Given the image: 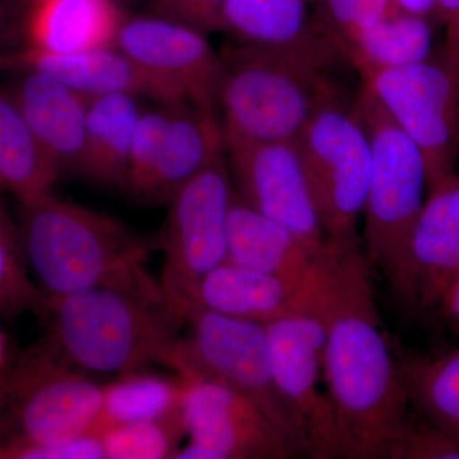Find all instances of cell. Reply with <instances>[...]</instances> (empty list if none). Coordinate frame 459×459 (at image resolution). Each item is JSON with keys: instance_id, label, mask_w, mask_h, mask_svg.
Segmentation results:
<instances>
[{"instance_id": "24", "label": "cell", "mask_w": 459, "mask_h": 459, "mask_svg": "<svg viewBox=\"0 0 459 459\" xmlns=\"http://www.w3.org/2000/svg\"><path fill=\"white\" fill-rule=\"evenodd\" d=\"M342 45L360 75L415 65L437 49L433 20L402 12L361 30Z\"/></svg>"}, {"instance_id": "25", "label": "cell", "mask_w": 459, "mask_h": 459, "mask_svg": "<svg viewBox=\"0 0 459 459\" xmlns=\"http://www.w3.org/2000/svg\"><path fill=\"white\" fill-rule=\"evenodd\" d=\"M60 172L7 91H0V186L21 204L53 193Z\"/></svg>"}, {"instance_id": "6", "label": "cell", "mask_w": 459, "mask_h": 459, "mask_svg": "<svg viewBox=\"0 0 459 459\" xmlns=\"http://www.w3.org/2000/svg\"><path fill=\"white\" fill-rule=\"evenodd\" d=\"M104 385L57 358L42 341L0 379V451L98 433Z\"/></svg>"}, {"instance_id": "13", "label": "cell", "mask_w": 459, "mask_h": 459, "mask_svg": "<svg viewBox=\"0 0 459 459\" xmlns=\"http://www.w3.org/2000/svg\"><path fill=\"white\" fill-rule=\"evenodd\" d=\"M115 47L186 104L219 113L222 60L204 33L155 13L126 16Z\"/></svg>"}, {"instance_id": "40", "label": "cell", "mask_w": 459, "mask_h": 459, "mask_svg": "<svg viewBox=\"0 0 459 459\" xmlns=\"http://www.w3.org/2000/svg\"><path fill=\"white\" fill-rule=\"evenodd\" d=\"M5 340L0 332V379L4 376L5 370H7V358H5Z\"/></svg>"}, {"instance_id": "18", "label": "cell", "mask_w": 459, "mask_h": 459, "mask_svg": "<svg viewBox=\"0 0 459 459\" xmlns=\"http://www.w3.org/2000/svg\"><path fill=\"white\" fill-rule=\"evenodd\" d=\"M5 87L60 175H80L86 142L89 96L33 69Z\"/></svg>"}, {"instance_id": "4", "label": "cell", "mask_w": 459, "mask_h": 459, "mask_svg": "<svg viewBox=\"0 0 459 459\" xmlns=\"http://www.w3.org/2000/svg\"><path fill=\"white\" fill-rule=\"evenodd\" d=\"M35 310L47 331L44 342L89 376L117 377L166 365L186 323L170 301L108 287L63 295L41 291Z\"/></svg>"}, {"instance_id": "33", "label": "cell", "mask_w": 459, "mask_h": 459, "mask_svg": "<svg viewBox=\"0 0 459 459\" xmlns=\"http://www.w3.org/2000/svg\"><path fill=\"white\" fill-rule=\"evenodd\" d=\"M0 459H107L100 434L47 446H11L0 451Z\"/></svg>"}, {"instance_id": "42", "label": "cell", "mask_w": 459, "mask_h": 459, "mask_svg": "<svg viewBox=\"0 0 459 459\" xmlns=\"http://www.w3.org/2000/svg\"><path fill=\"white\" fill-rule=\"evenodd\" d=\"M310 3H316V0H309Z\"/></svg>"}, {"instance_id": "9", "label": "cell", "mask_w": 459, "mask_h": 459, "mask_svg": "<svg viewBox=\"0 0 459 459\" xmlns=\"http://www.w3.org/2000/svg\"><path fill=\"white\" fill-rule=\"evenodd\" d=\"M234 186L225 155L181 186L169 202L157 246L164 253L162 289L179 310L195 303L205 274L228 261L229 212Z\"/></svg>"}, {"instance_id": "31", "label": "cell", "mask_w": 459, "mask_h": 459, "mask_svg": "<svg viewBox=\"0 0 459 459\" xmlns=\"http://www.w3.org/2000/svg\"><path fill=\"white\" fill-rule=\"evenodd\" d=\"M316 16L341 42L395 13L394 0H316Z\"/></svg>"}, {"instance_id": "28", "label": "cell", "mask_w": 459, "mask_h": 459, "mask_svg": "<svg viewBox=\"0 0 459 459\" xmlns=\"http://www.w3.org/2000/svg\"><path fill=\"white\" fill-rule=\"evenodd\" d=\"M186 435L183 407L164 418L114 425L100 433L107 459L174 458Z\"/></svg>"}, {"instance_id": "20", "label": "cell", "mask_w": 459, "mask_h": 459, "mask_svg": "<svg viewBox=\"0 0 459 459\" xmlns=\"http://www.w3.org/2000/svg\"><path fill=\"white\" fill-rule=\"evenodd\" d=\"M126 16L111 0H31L22 16L23 49L77 54L113 48Z\"/></svg>"}, {"instance_id": "30", "label": "cell", "mask_w": 459, "mask_h": 459, "mask_svg": "<svg viewBox=\"0 0 459 459\" xmlns=\"http://www.w3.org/2000/svg\"><path fill=\"white\" fill-rule=\"evenodd\" d=\"M170 111V105L157 104L152 108H143L135 126L123 192L138 201L143 202L159 161Z\"/></svg>"}, {"instance_id": "32", "label": "cell", "mask_w": 459, "mask_h": 459, "mask_svg": "<svg viewBox=\"0 0 459 459\" xmlns=\"http://www.w3.org/2000/svg\"><path fill=\"white\" fill-rule=\"evenodd\" d=\"M229 0H151L157 16L208 35L221 31L223 11Z\"/></svg>"}, {"instance_id": "3", "label": "cell", "mask_w": 459, "mask_h": 459, "mask_svg": "<svg viewBox=\"0 0 459 459\" xmlns=\"http://www.w3.org/2000/svg\"><path fill=\"white\" fill-rule=\"evenodd\" d=\"M21 207V246L45 294L108 287L168 300L147 271L155 247L124 223L53 193Z\"/></svg>"}, {"instance_id": "21", "label": "cell", "mask_w": 459, "mask_h": 459, "mask_svg": "<svg viewBox=\"0 0 459 459\" xmlns=\"http://www.w3.org/2000/svg\"><path fill=\"white\" fill-rule=\"evenodd\" d=\"M225 153V132L217 111L174 105L143 202L168 204L181 186Z\"/></svg>"}, {"instance_id": "10", "label": "cell", "mask_w": 459, "mask_h": 459, "mask_svg": "<svg viewBox=\"0 0 459 459\" xmlns=\"http://www.w3.org/2000/svg\"><path fill=\"white\" fill-rule=\"evenodd\" d=\"M360 77L418 144L428 188L458 171L459 71L440 47L422 62Z\"/></svg>"}, {"instance_id": "38", "label": "cell", "mask_w": 459, "mask_h": 459, "mask_svg": "<svg viewBox=\"0 0 459 459\" xmlns=\"http://www.w3.org/2000/svg\"><path fill=\"white\" fill-rule=\"evenodd\" d=\"M440 307L446 312V316L459 323V274L446 289Z\"/></svg>"}, {"instance_id": "17", "label": "cell", "mask_w": 459, "mask_h": 459, "mask_svg": "<svg viewBox=\"0 0 459 459\" xmlns=\"http://www.w3.org/2000/svg\"><path fill=\"white\" fill-rule=\"evenodd\" d=\"M3 68L42 72L89 98L124 93L170 107L186 104L177 91L142 68L117 47L77 54L21 49L5 57Z\"/></svg>"}, {"instance_id": "7", "label": "cell", "mask_w": 459, "mask_h": 459, "mask_svg": "<svg viewBox=\"0 0 459 459\" xmlns=\"http://www.w3.org/2000/svg\"><path fill=\"white\" fill-rule=\"evenodd\" d=\"M356 96L346 89L325 100L296 140L320 223L338 247L361 246L370 179L369 133Z\"/></svg>"}, {"instance_id": "1", "label": "cell", "mask_w": 459, "mask_h": 459, "mask_svg": "<svg viewBox=\"0 0 459 459\" xmlns=\"http://www.w3.org/2000/svg\"><path fill=\"white\" fill-rule=\"evenodd\" d=\"M369 264L361 246L332 247L320 313L327 329L323 377L346 458L401 459L415 424L400 362L382 331Z\"/></svg>"}, {"instance_id": "15", "label": "cell", "mask_w": 459, "mask_h": 459, "mask_svg": "<svg viewBox=\"0 0 459 459\" xmlns=\"http://www.w3.org/2000/svg\"><path fill=\"white\" fill-rule=\"evenodd\" d=\"M329 264L331 252L320 277L301 283L226 261L201 280L193 304L263 325L300 314L320 316Z\"/></svg>"}, {"instance_id": "37", "label": "cell", "mask_w": 459, "mask_h": 459, "mask_svg": "<svg viewBox=\"0 0 459 459\" xmlns=\"http://www.w3.org/2000/svg\"><path fill=\"white\" fill-rule=\"evenodd\" d=\"M397 12L437 21V0H394Z\"/></svg>"}, {"instance_id": "43", "label": "cell", "mask_w": 459, "mask_h": 459, "mask_svg": "<svg viewBox=\"0 0 459 459\" xmlns=\"http://www.w3.org/2000/svg\"><path fill=\"white\" fill-rule=\"evenodd\" d=\"M459 329V328H458Z\"/></svg>"}, {"instance_id": "8", "label": "cell", "mask_w": 459, "mask_h": 459, "mask_svg": "<svg viewBox=\"0 0 459 459\" xmlns=\"http://www.w3.org/2000/svg\"><path fill=\"white\" fill-rule=\"evenodd\" d=\"M188 337L179 338L165 367L178 377L216 380L246 395L305 455L303 435L272 370L267 329L198 304L184 307Z\"/></svg>"}, {"instance_id": "16", "label": "cell", "mask_w": 459, "mask_h": 459, "mask_svg": "<svg viewBox=\"0 0 459 459\" xmlns=\"http://www.w3.org/2000/svg\"><path fill=\"white\" fill-rule=\"evenodd\" d=\"M411 237L403 303L440 307L459 274V170L429 186Z\"/></svg>"}, {"instance_id": "41", "label": "cell", "mask_w": 459, "mask_h": 459, "mask_svg": "<svg viewBox=\"0 0 459 459\" xmlns=\"http://www.w3.org/2000/svg\"><path fill=\"white\" fill-rule=\"evenodd\" d=\"M0 2L5 3V4L11 5V7H23L25 8L31 0H0ZM111 2L119 3L122 4L123 0H111Z\"/></svg>"}, {"instance_id": "14", "label": "cell", "mask_w": 459, "mask_h": 459, "mask_svg": "<svg viewBox=\"0 0 459 459\" xmlns=\"http://www.w3.org/2000/svg\"><path fill=\"white\" fill-rule=\"evenodd\" d=\"M179 377L190 442L210 449L216 459L298 457L295 446L246 395L216 380Z\"/></svg>"}, {"instance_id": "22", "label": "cell", "mask_w": 459, "mask_h": 459, "mask_svg": "<svg viewBox=\"0 0 459 459\" xmlns=\"http://www.w3.org/2000/svg\"><path fill=\"white\" fill-rule=\"evenodd\" d=\"M309 0H229L221 31L234 42L250 47L301 48L336 39L316 14Z\"/></svg>"}, {"instance_id": "29", "label": "cell", "mask_w": 459, "mask_h": 459, "mask_svg": "<svg viewBox=\"0 0 459 459\" xmlns=\"http://www.w3.org/2000/svg\"><path fill=\"white\" fill-rule=\"evenodd\" d=\"M41 290L30 279L20 234L0 205V316L36 309Z\"/></svg>"}, {"instance_id": "12", "label": "cell", "mask_w": 459, "mask_h": 459, "mask_svg": "<svg viewBox=\"0 0 459 459\" xmlns=\"http://www.w3.org/2000/svg\"><path fill=\"white\" fill-rule=\"evenodd\" d=\"M225 143L235 195L309 246L327 247L296 141L225 138Z\"/></svg>"}, {"instance_id": "2", "label": "cell", "mask_w": 459, "mask_h": 459, "mask_svg": "<svg viewBox=\"0 0 459 459\" xmlns=\"http://www.w3.org/2000/svg\"><path fill=\"white\" fill-rule=\"evenodd\" d=\"M219 114L228 140L296 141L325 100L346 90L338 78L352 65L340 39L301 48L226 45Z\"/></svg>"}, {"instance_id": "5", "label": "cell", "mask_w": 459, "mask_h": 459, "mask_svg": "<svg viewBox=\"0 0 459 459\" xmlns=\"http://www.w3.org/2000/svg\"><path fill=\"white\" fill-rule=\"evenodd\" d=\"M358 107L369 133L371 169L364 217L365 255L403 300L411 237L418 221L428 171L424 156L364 82Z\"/></svg>"}, {"instance_id": "39", "label": "cell", "mask_w": 459, "mask_h": 459, "mask_svg": "<svg viewBox=\"0 0 459 459\" xmlns=\"http://www.w3.org/2000/svg\"><path fill=\"white\" fill-rule=\"evenodd\" d=\"M174 459H216V455L201 444L189 440L186 446H180Z\"/></svg>"}, {"instance_id": "27", "label": "cell", "mask_w": 459, "mask_h": 459, "mask_svg": "<svg viewBox=\"0 0 459 459\" xmlns=\"http://www.w3.org/2000/svg\"><path fill=\"white\" fill-rule=\"evenodd\" d=\"M183 407V382L144 369L114 377L104 385V411L99 434L126 422L171 415Z\"/></svg>"}, {"instance_id": "26", "label": "cell", "mask_w": 459, "mask_h": 459, "mask_svg": "<svg viewBox=\"0 0 459 459\" xmlns=\"http://www.w3.org/2000/svg\"><path fill=\"white\" fill-rule=\"evenodd\" d=\"M400 365L411 406L424 424L459 446V351Z\"/></svg>"}, {"instance_id": "35", "label": "cell", "mask_w": 459, "mask_h": 459, "mask_svg": "<svg viewBox=\"0 0 459 459\" xmlns=\"http://www.w3.org/2000/svg\"><path fill=\"white\" fill-rule=\"evenodd\" d=\"M437 21L446 27L440 49L459 71V0H437Z\"/></svg>"}, {"instance_id": "36", "label": "cell", "mask_w": 459, "mask_h": 459, "mask_svg": "<svg viewBox=\"0 0 459 459\" xmlns=\"http://www.w3.org/2000/svg\"><path fill=\"white\" fill-rule=\"evenodd\" d=\"M17 9L0 2V60L23 49L22 18Z\"/></svg>"}, {"instance_id": "19", "label": "cell", "mask_w": 459, "mask_h": 459, "mask_svg": "<svg viewBox=\"0 0 459 459\" xmlns=\"http://www.w3.org/2000/svg\"><path fill=\"white\" fill-rule=\"evenodd\" d=\"M329 243L314 247L235 195L229 212L228 261L295 282H312L325 272Z\"/></svg>"}, {"instance_id": "34", "label": "cell", "mask_w": 459, "mask_h": 459, "mask_svg": "<svg viewBox=\"0 0 459 459\" xmlns=\"http://www.w3.org/2000/svg\"><path fill=\"white\" fill-rule=\"evenodd\" d=\"M459 459V446L428 427L413 425L404 439L401 459Z\"/></svg>"}, {"instance_id": "23", "label": "cell", "mask_w": 459, "mask_h": 459, "mask_svg": "<svg viewBox=\"0 0 459 459\" xmlns=\"http://www.w3.org/2000/svg\"><path fill=\"white\" fill-rule=\"evenodd\" d=\"M140 100L124 93L90 98L81 177L124 190L133 135L143 110Z\"/></svg>"}, {"instance_id": "11", "label": "cell", "mask_w": 459, "mask_h": 459, "mask_svg": "<svg viewBox=\"0 0 459 459\" xmlns=\"http://www.w3.org/2000/svg\"><path fill=\"white\" fill-rule=\"evenodd\" d=\"M265 329L274 379L300 428L305 455L316 459L346 458L333 404L320 383L325 377V319L300 314L274 320Z\"/></svg>"}]
</instances>
